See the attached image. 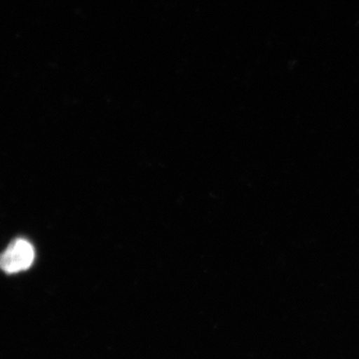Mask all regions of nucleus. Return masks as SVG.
<instances>
[{
  "instance_id": "f257e3e1",
  "label": "nucleus",
  "mask_w": 359,
  "mask_h": 359,
  "mask_svg": "<svg viewBox=\"0 0 359 359\" xmlns=\"http://www.w3.org/2000/svg\"><path fill=\"white\" fill-rule=\"evenodd\" d=\"M34 248L28 241L18 238L0 255V269L7 273H20L32 266Z\"/></svg>"
}]
</instances>
